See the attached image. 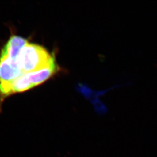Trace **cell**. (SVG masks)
I'll return each instance as SVG.
<instances>
[{
	"instance_id": "1",
	"label": "cell",
	"mask_w": 157,
	"mask_h": 157,
	"mask_svg": "<svg viewBox=\"0 0 157 157\" xmlns=\"http://www.w3.org/2000/svg\"><path fill=\"white\" fill-rule=\"evenodd\" d=\"M17 60L24 73L39 71L56 64L55 55L50 54L43 46L29 43L22 48Z\"/></svg>"
},
{
	"instance_id": "2",
	"label": "cell",
	"mask_w": 157,
	"mask_h": 157,
	"mask_svg": "<svg viewBox=\"0 0 157 157\" xmlns=\"http://www.w3.org/2000/svg\"><path fill=\"white\" fill-rule=\"evenodd\" d=\"M23 74L17 59L0 58V84L13 82Z\"/></svg>"
},
{
	"instance_id": "3",
	"label": "cell",
	"mask_w": 157,
	"mask_h": 157,
	"mask_svg": "<svg viewBox=\"0 0 157 157\" xmlns=\"http://www.w3.org/2000/svg\"><path fill=\"white\" fill-rule=\"evenodd\" d=\"M24 38L13 35L9 38L0 52V58H7L16 60L22 48L28 43Z\"/></svg>"
},
{
	"instance_id": "4",
	"label": "cell",
	"mask_w": 157,
	"mask_h": 157,
	"mask_svg": "<svg viewBox=\"0 0 157 157\" xmlns=\"http://www.w3.org/2000/svg\"><path fill=\"white\" fill-rule=\"evenodd\" d=\"M59 70V68L56 64L47 68L33 72L25 73V74L29 82L34 87L41 85L42 83L51 78L58 72Z\"/></svg>"
},
{
	"instance_id": "5",
	"label": "cell",
	"mask_w": 157,
	"mask_h": 157,
	"mask_svg": "<svg viewBox=\"0 0 157 157\" xmlns=\"http://www.w3.org/2000/svg\"><path fill=\"white\" fill-rule=\"evenodd\" d=\"M121 86L124 85H117L112 87L100 90H95L91 89L89 86L86 84L79 83L76 86V90L79 93H80L86 99L89 100L92 104L96 102L98 99H99V97L105 94L106 93L108 92L111 89H114L116 87H119Z\"/></svg>"
},
{
	"instance_id": "6",
	"label": "cell",
	"mask_w": 157,
	"mask_h": 157,
	"mask_svg": "<svg viewBox=\"0 0 157 157\" xmlns=\"http://www.w3.org/2000/svg\"><path fill=\"white\" fill-rule=\"evenodd\" d=\"M32 88H33V86L28 80L25 73H24L13 82H10L11 95L25 92Z\"/></svg>"
},
{
	"instance_id": "7",
	"label": "cell",
	"mask_w": 157,
	"mask_h": 157,
	"mask_svg": "<svg viewBox=\"0 0 157 157\" xmlns=\"http://www.w3.org/2000/svg\"><path fill=\"white\" fill-rule=\"evenodd\" d=\"M95 112L100 116L105 115L108 113V108L107 106L101 100L98 99L96 102L92 104Z\"/></svg>"
}]
</instances>
